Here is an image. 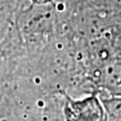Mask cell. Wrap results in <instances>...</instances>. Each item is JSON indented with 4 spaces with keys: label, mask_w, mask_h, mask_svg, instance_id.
<instances>
[{
    "label": "cell",
    "mask_w": 121,
    "mask_h": 121,
    "mask_svg": "<svg viewBox=\"0 0 121 121\" xmlns=\"http://www.w3.org/2000/svg\"><path fill=\"white\" fill-rule=\"evenodd\" d=\"M65 121H106V111L101 96L93 92L81 98L65 97Z\"/></svg>",
    "instance_id": "cell-1"
},
{
    "label": "cell",
    "mask_w": 121,
    "mask_h": 121,
    "mask_svg": "<svg viewBox=\"0 0 121 121\" xmlns=\"http://www.w3.org/2000/svg\"><path fill=\"white\" fill-rule=\"evenodd\" d=\"M35 3H39V4H43V3H47L48 1H51V0H33Z\"/></svg>",
    "instance_id": "cell-4"
},
{
    "label": "cell",
    "mask_w": 121,
    "mask_h": 121,
    "mask_svg": "<svg viewBox=\"0 0 121 121\" xmlns=\"http://www.w3.org/2000/svg\"><path fill=\"white\" fill-rule=\"evenodd\" d=\"M96 82L107 96L121 97V58H114L96 67Z\"/></svg>",
    "instance_id": "cell-2"
},
{
    "label": "cell",
    "mask_w": 121,
    "mask_h": 121,
    "mask_svg": "<svg viewBox=\"0 0 121 121\" xmlns=\"http://www.w3.org/2000/svg\"><path fill=\"white\" fill-rule=\"evenodd\" d=\"M106 111V121H121V97L101 96Z\"/></svg>",
    "instance_id": "cell-3"
}]
</instances>
